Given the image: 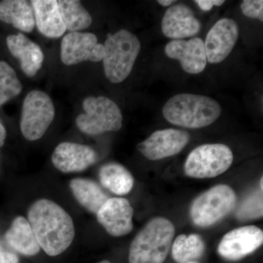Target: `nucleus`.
I'll use <instances>...</instances> for the list:
<instances>
[{"mask_svg":"<svg viewBox=\"0 0 263 263\" xmlns=\"http://www.w3.org/2000/svg\"><path fill=\"white\" fill-rule=\"evenodd\" d=\"M84 114L78 116L77 127L89 136H98L107 132L119 131L122 127L120 108L105 97H89L83 103Z\"/></svg>","mask_w":263,"mask_h":263,"instance_id":"423d86ee","label":"nucleus"},{"mask_svg":"<svg viewBox=\"0 0 263 263\" xmlns=\"http://www.w3.org/2000/svg\"><path fill=\"white\" fill-rule=\"evenodd\" d=\"M134 211L127 199L123 197L109 198L98 212L97 219L109 235L122 237L133 230Z\"/></svg>","mask_w":263,"mask_h":263,"instance_id":"ddd939ff","label":"nucleus"},{"mask_svg":"<svg viewBox=\"0 0 263 263\" xmlns=\"http://www.w3.org/2000/svg\"><path fill=\"white\" fill-rule=\"evenodd\" d=\"M60 14L66 29L70 32H78L87 29L92 23V18L87 10L77 0L57 1Z\"/></svg>","mask_w":263,"mask_h":263,"instance_id":"5701e85b","label":"nucleus"},{"mask_svg":"<svg viewBox=\"0 0 263 263\" xmlns=\"http://www.w3.org/2000/svg\"><path fill=\"white\" fill-rule=\"evenodd\" d=\"M5 239L10 247L24 256L36 255L41 249L28 220L23 216H18L13 221Z\"/></svg>","mask_w":263,"mask_h":263,"instance_id":"6ab92c4d","label":"nucleus"},{"mask_svg":"<svg viewBox=\"0 0 263 263\" xmlns=\"http://www.w3.org/2000/svg\"><path fill=\"white\" fill-rule=\"evenodd\" d=\"M15 70L7 62L0 61V108L22 91Z\"/></svg>","mask_w":263,"mask_h":263,"instance_id":"393cba45","label":"nucleus"},{"mask_svg":"<svg viewBox=\"0 0 263 263\" xmlns=\"http://www.w3.org/2000/svg\"><path fill=\"white\" fill-rule=\"evenodd\" d=\"M172 257L178 263H188L200 259L205 252L202 237L197 234H181L172 243Z\"/></svg>","mask_w":263,"mask_h":263,"instance_id":"b1692460","label":"nucleus"},{"mask_svg":"<svg viewBox=\"0 0 263 263\" xmlns=\"http://www.w3.org/2000/svg\"><path fill=\"white\" fill-rule=\"evenodd\" d=\"M102 186L117 195H127L134 185V178L125 167L116 162L104 164L99 171Z\"/></svg>","mask_w":263,"mask_h":263,"instance_id":"4be33fe9","label":"nucleus"},{"mask_svg":"<svg viewBox=\"0 0 263 263\" xmlns=\"http://www.w3.org/2000/svg\"><path fill=\"white\" fill-rule=\"evenodd\" d=\"M38 30L49 38H59L66 32L58 3L56 0L31 1Z\"/></svg>","mask_w":263,"mask_h":263,"instance_id":"a211bd4d","label":"nucleus"},{"mask_svg":"<svg viewBox=\"0 0 263 263\" xmlns=\"http://www.w3.org/2000/svg\"><path fill=\"white\" fill-rule=\"evenodd\" d=\"M7 133L6 129L2 122H0V147L4 145L5 138H6Z\"/></svg>","mask_w":263,"mask_h":263,"instance_id":"c756f323","label":"nucleus"},{"mask_svg":"<svg viewBox=\"0 0 263 263\" xmlns=\"http://www.w3.org/2000/svg\"><path fill=\"white\" fill-rule=\"evenodd\" d=\"M98 263H110V261L108 260H103L100 261V262H99Z\"/></svg>","mask_w":263,"mask_h":263,"instance_id":"2f4dec72","label":"nucleus"},{"mask_svg":"<svg viewBox=\"0 0 263 263\" xmlns=\"http://www.w3.org/2000/svg\"><path fill=\"white\" fill-rule=\"evenodd\" d=\"M236 201L233 189L226 184L216 185L195 199L190 208V217L195 226L208 228L228 216Z\"/></svg>","mask_w":263,"mask_h":263,"instance_id":"39448f33","label":"nucleus"},{"mask_svg":"<svg viewBox=\"0 0 263 263\" xmlns=\"http://www.w3.org/2000/svg\"><path fill=\"white\" fill-rule=\"evenodd\" d=\"M70 188L81 206L94 214H98L100 208L110 198L93 180L81 178L71 180Z\"/></svg>","mask_w":263,"mask_h":263,"instance_id":"aec40b11","label":"nucleus"},{"mask_svg":"<svg viewBox=\"0 0 263 263\" xmlns=\"http://www.w3.org/2000/svg\"><path fill=\"white\" fill-rule=\"evenodd\" d=\"M0 20L24 32H32L35 27L34 11L28 2L24 0L2 1Z\"/></svg>","mask_w":263,"mask_h":263,"instance_id":"412c9836","label":"nucleus"},{"mask_svg":"<svg viewBox=\"0 0 263 263\" xmlns=\"http://www.w3.org/2000/svg\"><path fill=\"white\" fill-rule=\"evenodd\" d=\"M105 48L98 43V37L92 33L70 32L66 34L61 43V60L66 65L81 62H98L103 60Z\"/></svg>","mask_w":263,"mask_h":263,"instance_id":"1a4fd4ad","label":"nucleus"},{"mask_svg":"<svg viewBox=\"0 0 263 263\" xmlns=\"http://www.w3.org/2000/svg\"><path fill=\"white\" fill-rule=\"evenodd\" d=\"M157 3H158L159 4L162 5V6L167 7L176 3V1H173V0H159Z\"/></svg>","mask_w":263,"mask_h":263,"instance_id":"7c9ffc66","label":"nucleus"},{"mask_svg":"<svg viewBox=\"0 0 263 263\" xmlns=\"http://www.w3.org/2000/svg\"><path fill=\"white\" fill-rule=\"evenodd\" d=\"M6 43L10 53L20 61L24 73L29 77L35 76L44 60L42 50L37 43L22 33L8 36Z\"/></svg>","mask_w":263,"mask_h":263,"instance_id":"f3484780","label":"nucleus"},{"mask_svg":"<svg viewBox=\"0 0 263 263\" xmlns=\"http://www.w3.org/2000/svg\"><path fill=\"white\" fill-rule=\"evenodd\" d=\"M201 23L187 5L179 3L170 7L162 18V33L174 40L194 37L201 29Z\"/></svg>","mask_w":263,"mask_h":263,"instance_id":"dca6fc26","label":"nucleus"},{"mask_svg":"<svg viewBox=\"0 0 263 263\" xmlns=\"http://www.w3.org/2000/svg\"><path fill=\"white\" fill-rule=\"evenodd\" d=\"M98 160V154L92 148L71 142L60 143L51 157L54 167L65 174L84 171Z\"/></svg>","mask_w":263,"mask_h":263,"instance_id":"4468645a","label":"nucleus"},{"mask_svg":"<svg viewBox=\"0 0 263 263\" xmlns=\"http://www.w3.org/2000/svg\"><path fill=\"white\" fill-rule=\"evenodd\" d=\"M235 216L240 221H248L262 217V188L260 187L242 202Z\"/></svg>","mask_w":263,"mask_h":263,"instance_id":"a878e982","label":"nucleus"},{"mask_svg":"<svg viewBox=\"0 0 263 263\" xmlns=\"http://www.w3.org/2000/svg\"><path fill=\"white\" fill-rule=\"evenodd\" d=\"M200 9L204 11H209L214 6H221L224 3V0H196L195 1Z\"/></svg>","mask_w":263,"mask_h":263,"instance_id":"c85d7f7f","label":"nucleus"},{"mask_svg":"<svg viewBox=\"0 0 263 263\" xmlns=\"http://www.w3.org/2000/svg\"><path fill=\"white\" fill-rule=\"evenodd\" d=\"M221 113L220 104L214 99L193 94L175 95L162 108V114L167 122L190 129L211 125Z\"/></svg>","mask_w":263,"mask_h":263,"instance_id":"f03ea898","label":"nucleus"},{"mask_svg":"<svg viewBox=\"0 0 263 263\" xmlns=\"http://www.w3.org/2000/svg\"><path fill=\"white\" fill-rule=\"evenodd\" d=\"M28 221L40 247L51 257L63 253L75 238V227L71 216L60 205L48 199H40L31 205Z\"/></svg>","mask_w":263,"mask_h":263,"instance_id":"f257e3e1","label":"nucleus"},{"mask_svg":"<svg viewBox=\"0 0 263 263\" xmlns=\"http://www.w3.org/2000/svg\"><path fill=\"white\" fill-rule=\"evenodd\" d=\"M190 141L186 131L165 129L152 133L138 145V151L149 160H159L180 153Z\"/></svg>","mask_w":263,"mask_h":263,"instance_id":"9b49d317","label":"nucleus"},{"mask_svg":"<svg viewBox=\"0 0 263 263\" xmlns=\"http://www.w3.org/2000/svg\"><path fill=\"white\" fill-rule=\"evenodd\" d=\"M19 259L16 254L7 251L0 243V263H18Z\"/></svg>","mask_w":263,"mask_h":263,"instance_id":"cd10ccee","label":"nucleus"},{"mask_svg":"<svg viewBox=\"0 0 263 263\" xmlns=\"http://www.w3.org/2000/svg\"><path fill=\"white\" fill-rule=\"evenodd\" d=\"M164 53L169 58L179 60L183 70L187 73H200L206 67L205 45L200 37L189 41L174 40L166 45Z\"/></svg>","mask_w":263,"mask_h":263,"instance_id":"2eb2a0df","label":"nucleus"},{"mask_svg":"<svg viewBox=\"0 0 263 263\" xmlns=\"http://www.w3.org/2000/svg\"><path fill=\"white\" fill-rule=\"evenodd\" d=\"M233 161V152L226 145H201L189 155L184 164L185 174L195 179L216 177L228 171Z\"/></svg>","mask_w":263,"mask_h":263,"instance_id":"0eeeda50","label":"nucleus"},{"mask_svg":"<svg viewBox=\"0 0 263 263\" xmlns=\"http://www.w3.org/2000/svg\"><path fill=\"white\" fill-rule=\"evenodd\" d=\"M175 227L169 219H151L132 242L129 263H163L172 247Z\"/></svg>","mask_w":263,"mask_h":263,"instance_id":"7ed1b4c3","label":"nucleus"},{"mask_svg":"<svg viewBox=\"0 0 263 263\" xmlns=\"http://www.w3.org/2000/svg\"><path fill=\"white\" fill-rule=\"evenodd\" d=\"M263 232L254 226L240 227L227 233L218 246V253L230 261H238L253 253L262 245Z\"/></svg>","mask_w":263,"mask_h":263,"instance_id":"9d476101","label":"nucleus"},{"mask_svg":"<svg viewBox=\"0 0 263 263\" xmlns=\"http://www.w3.org/2000/svg\"><path fill=\"white\" fill-rule=\"evenodd\" d=\"M188 263H200V262H197V261H193V262H188Z\"/></svg>","mask_w":263,"mask_h":263,"instance_id":"473e14b6","label":"nucleus"},{"mask_svg":"<svg viewBox=\"0 0 263 263\" xmlns=\"http://www.w3.org/2000/svg\"><path fill=\"white\" fill-rule=\"evenodd\" d=\"M240 8L246 16L263 22L262 0H245L240 5Z\"/></svg>","mask_w":263,"mask_h":263,"instance_id":"bb28decb","label":"nucleus"},{"mask_svg":"<svg viewBox=\"0 0 263 263\" xmlns=\"http://www.w3.org/2000/svg\"><path fill=\"white\" fill-rule=\"evenodd\" d=\"M55 117V109L51 98L39 90H33L24 99L21 117L22 135L30 141L44 136Z\"/></svg>","mask_w":263,"mask_h":263,"instance_id":"6e6552de","label":"nucleus"},{"mask_svg":"<svg viewBox=\"0 0 263 263\" xmlns=\"http://www.w3.org/2000/svg\"><path fill=\"white\" fill-rule=\"evenodd\" d=\"M239 36L238 24L231 18H221L212 27L204 45L207 62L218 64L224 61L233 51Z\"/></svg>","mask_w":263,"mask_h":263,"instance_id":"f8f14e48","label":"nucleus"},{"mask_svg":"<svg viewBox=\"0 0 263 263\" xmlns=\"http://www.w3.org/2000/svg\"><path fill=\"white\" fill-rule=\"evenodd\" d=\"M103 46L105 76L114 84L122 83L133 70L141 51V42L133 33L122 29L109 34Z\"/></svg>","mask_w":263,"mask_h":263,"instance_id":"20e7f679","label":"nucleus"}]
</instances>
